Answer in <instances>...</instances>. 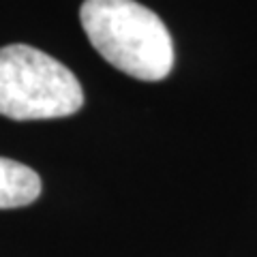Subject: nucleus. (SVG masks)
<instances>
[{
    "label": "nucleus",
    "instance_id": "1",
    "mask_svg": "<svg viewBox=\"0 0 257 257\" xmlns=\"http://www.w3.org/2000/svg\"><path fill=\"white\" fill-rule=\"evenodd\" d=\"M86 37L111 67L142 82H159L174 69V43L163 20L135 0H84Z\"/></svg>",
    "mask_w": 257,
    "mask_h": 257
},
{
    "label": "nucleus",
    "instance_id": "2",
    "mask_svg": "<svg viewBox=\"0 0 257 257\" xmlns=\"http://www.w3.org/2000/svg\"><path fill=\"white\" fill-rule=\"evenodd\" d=\"M82 105V84L62 62L24 43L0 47V116L64 118Z\"/></svg>",
    "mask_w": 257,
    "mask_h": 257
},
{
    "label": "nucleus",
    "instance_id": "3",
    "mask_svg": "<svg viewBox=\"0 0 257 257\" xmlns=\"http://www.w3.org/2000/svg\"><path fill=\"white\" fill-rule=\"evenodd\" d=\"M41 195V178L28 165L0 157V208H22Z\"/></svg>",
    "mask_w": 257,
    "mask_h": 257
}]
</instances>
